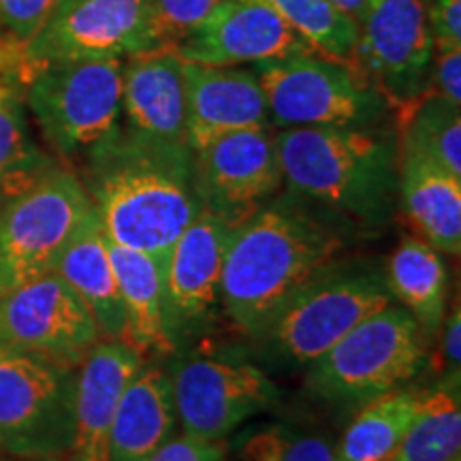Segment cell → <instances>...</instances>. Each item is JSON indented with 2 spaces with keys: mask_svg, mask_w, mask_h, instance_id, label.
I'll use <instances>...</instances> for the list:
<instances>
[{
  "mask_svg": "<svg viewBox=\"0 0 461 461\" xmlns=\"http://www.w3.org/2000/svg\"><path fill=\"white\" fill-rule=\"evenodd\" d=\"M77 176L107 240L146 252L160 267L203 210L190 148L148 141L124 126L92 149Z\"/></svg>",
  "mask_w": 461,
  "mask_h": 461,
  "instance_id": "1",
  "label": "cell"
},
{
  "mask_svg": "<svg viewBox=\"0 0 461 461\" xmlns=\"http://www.w3.org/2000/svg\"><path fill=\"white\" fill-rule=\"evenodd\" d=\"M288 193L346 233L374 235L393 221L400 141L389 124L293 126L276 135Z\"/></svg>",
  "mask_w": 461,
  "mask_h": 461,
  "instance_id": "2",
  "label": "cell"
},
{
  "mask_svg": "<svg viewBox=\"0 0 461 461\" xmlns=\"http://www.w3.org/2000/svg\"><path fill=\"white\" fill-rule=\"evenodd\" d=\"M353 241L336 221L293 193H278L230 235L222 269V312L252 336L299 286Z\"/></svg>",
  "mask_w": 461,
  "mask_h": 461,
  "instance_id": "3",
  "label": "cell"
},
{
  "mask_svg": "<svg viewBox=\"0 0 461 461\" xmlns=\"http://www.w3.org/2000/svg\"><path fill=\"white\" fill-rule=\"evenodd\" d=\"M391 303L383 269L336 258L299 286L250 338L258 359L272 370H308L361 321Z\"/></svg>",
  "mask_w": 461,
  "mask_h": 461,
  "instance_id": "4",
  "label": "cell"
},
{
  "mask_svg": "<svg viewBox=\"0 0 461 461\" xmlns=\"http://www.w3.org/2000/svg\"><path fill=\"white\" fill-rule=\"evenodd\" d=\"M428 363V338L406 310L391 303L321 355L305 370V389L339 411L403 387Z\"/></svg>",
  "mask_w": 461,
  "mask_h": 461,
  "instance_id": "5",
  "label": "cell"
},
{
  "mask_svg": "<svg viewBox=\"0 0 461 461\" xmlns=\"http://www.w3.org/2000/svg\"><path fill=\"white\" fill-rule=\"evenodd\" d=\"M124 60L58 62L28 73L24 103L45 146L62 163H82L122 129Z\"/></svg>",
  "mask_w": 461,
  "mask_h": 461,
  "instance_id": "6",
  "label": "cell"
},
{
  "mask_svg": "<svg viewBox=\"0 0 461 461\" xmlns=\"http://www.w3.org/2000/svg\"><path fill=\"white\" fill-rule=\"evenodd\" d=\"M252 68L267 99L269 122L282 129L378 124L387 118V101L353 62L295 51Z\"/></svg>",
  "mask_w": 461,
  "mask_h": 461,
  "instance_id": "7",
  "label": "cell"
},
{
  "mask_svg": "<svg viewBox=\"0 0 461 461\" xmlns=\"http://www.w3.org/2000/svg\"><path fill=\"white\" fill-rule=\"evenodd\" d=\"M77 367L0 346V453L67 457L73 442Z\"/></svg>",
  "mask_w": 461,
  "mask_h": 461,
  "instance_id": "8",
  "label": "cell"
},
{
  "mask_svg": "<svg viewBox=\"0 0 461 461\" xmlns=\"http://www.w3.org/2000/svg\"><path fill=\"white\" fill-rule=\"evenodd\" d=\"M95 210L88 190L67 163L0 207V295L54 272L68 241Z\"/></svg>",
  "mask_w": 461,
  "mask_h": 461,
  "instance_id": "9",
  "label": "cell"
},
{
  "mask_svg": "<svg viewBox=\"0 0 461 461\" xmlns=\"http://www.w3.org/2000/svg\"><path fill=\"white\" fill-rule=\"evenodd\" d=\"M182 434L222 442L241 423L272 411L280 389L257 363L224 353H177L169 366Z\"/></svg>",
  "mask_w": 461,
  "mask_h": 461,
  "instance_id": "10",
  "label": "cell"
},
{
  "mask_svg": "<svg viewBox=\"0 0 461 461\" xmlns=\"http://www.w3.org/2000/svg\"><path fill=\"white\" fill-rule=\"evenodd\" d=\"M158 48L154 0H62L20 51L26 79L58 62L126 60Z\"/></svg>",
  "mask_w": 461,
  "mask_h": 461,
  "instance_id": "11",
  "label": "cell"
},
{
  "mask_svg": "<svg viewBox=\"0 0 461 461\" xmlns=\"http://www.w3.org/2000/svg\"><path fill=\"white\" fill-rule=\"evenodd\" d=\"M434 39L423 0H367L353 65L389 107L403 109L429 88Z\"/></svg>",
  "mask_w": 461,
  "mask_h": 461,
  "instance_id": "12",
  "label": "cell"
},
{
  "mask_svg": "<svg viewBox=\"0 0 461 461\" xmlns=\"http://www.w3.org/2000/svg\"><path fill=\"white\" fill-rule=\"evenodd\" d=\"M103 336L82 299L56 272L0 295V346L77 367Z\"/></svg>",
  "mask_w": 461,
  "mask_h": 461,
  "instance_id": "13",
  "label": "cell"
},
{
  "mask_svg": "<svg viewBox=\"0 0 461 461\" xmlns=\"http://www.w3.org/2000/svg\"><path fill=\"white\" fill-rule=\"evenodd\" d=\"M201 207L238 229L280 193L282 167L269 126L229 132L193 152Z\"/></svg>",
  "mask_w": 461,
  "mask_h": 461,
  "instance_id": "14",
  "label": "cell"
},
{
  "mask_svg": "<svg viewBox=\"0 0 461 461\" xmlns=\"http://www.w3.org/2000/svg\"><path fill=\"white\" fill-rule=\"evenodd\" d=\"M233 230L222 218L201 210L165 258V322L176 353L203 336L222 308V269Z\"/></svg>",
  "mask_w": 461,
  "mask_h": 461,
  "instance_id": "15",
  "label": "cell"
},
{
  "mask_svg": "<svg viewBox=\"0 0 461 461\" xmlns=\"http://www.w3.org/2000/svg\"><path fill=\"white\" fill-rule=\"evenodd\" d=\"M176 51L182 62L241 67L314 50L267 5L222 0L176 45Z\"/></svg>",
  "mask_w": 461,
  "mask_h": 461,
  "instance_id": "16",
  "label": "cell"
},
{
  "mask_svg": "<svg viewBox=\"0 0 461 461\" xmlns=\"http://www.w3.org/2000/svg\"><path fill=\"white\" fill-rule=\"evenodd\" d=\"M184 118L190 152L229 132L269 126L255 68L184 62Z\"/></svg>",
  "mask_w": 461,
  "mask_h": 461,
  "instance_id": "17",
  "label": "cell"
},
{
  "mask_svg": "<svg viewBox=\"0 0 461 461\" xmlns=\"http://www.w3.org/2000/svg\"><path fill=\"white\" fill-rule=\"evenodd\" d=\"M143 355L124 339L101 338L75 372L73 442L67 461H109V431Z\"/></svg>",
  "mask_w": 461,
  "mask_h": 461,
  "instance_id": "18",
  "label": "cell"
},
{
  "mask_svg": "<svg viewBox=\"0 0 461 461\" xmlns=\"http://www.w3.org/2000/svg\"><path fill=\"white\" fill-rule=\"evenodd\" d=\"M122 126L165 146H188L184 118V62L176 48L131 56L122 67Z\"/></svg>",
  "mask_w": 461,
  "mask_h": 461,
  "instance_id": "19",
  "label": "cell"
},
{
  "mask_svg": "<svg viewBox=\"0 0 461 461\" xmlns=\"http://www.w3.org/2000/svg\"><path fill=\"white\" fill-rule=\"evenodd\" d=\"M397 210L403 212L417 238L442 255L459 257L461 177L406 146H400Z\"/></svg>",
  "mask_w": 461,
  "mask_h": 461,
  "instance_id": "20",
  "label": "cell"
},
{
  "mask_svg": "<svg viewBox=\"0 0 461 461\" xmlns=\"http://www.w3.org/2000/svg\"><path fill=\"white\" fill-rule=\"evenodd\" d=\"M176 423L169 370L160 361H143L115 408L109 461H146L173 436Z\"/></svg>",
  "mask_w": 461,
  "mask_h": 461,
  "instance_id": "21",
  "label": "cell"
},
{
  "mask_svg": "<svg viewBox=\"0 0 461 461\" xmlns=\"http://www.w3.org/2000/svg\"><path fill=\"white\" fill-rule=\"evenodd\" d=\"M54 272L73 288L105 339H124V305L107 250V235L92 210L68 241Z\"/></svg>",
  "mask_w": 461,
  "mask_h": 461,
  "instance_id": "22",
  "label": "cell"
},
{
  "mask_svg": "<svg viewBox=\"0 0 461 461\" xmlns=\"http://www.w3.org/2000/svg\"><path fill=\"white\" fill-rule=\"evenodd\" d=\"M115 278L124 305V342L143 355L165 359L176 355L165 322L163 267L146 252L124 248L107 240Z\"/></svg>",
  "mask_w": 461,
  "mask_h": 461,
  "instance_id": "23",
  "label": "cell"
},
{
  "mask_svg": "<svg viewBox=\"0 0 461 461\" xmlns=\"http://www.w3.org/2000/svg\"><path fill=\"white\" fill-rule=\"evenodd\" d=\"M391 297L412 316L423 336L440 333L448 312V269L442 252L417 235H406L383 269Z\"/></svg>",
  "mask_w": 461,
  "mask_h": 461,
  "instance_id": "24",
  "label": "cell"
},
{
  "mask_svg": "<svg viewBox=\"0 0 461 461\" xmlns=\"http://www.w3.org/2000/svg\"><path fill=\"white\" fill-rule=\"evenodd\" d=\"M58 160L34 140L24 103L20 62L0 71V207L15 199Z\"/></svg>",
  "mask_w": 461,
  "mask_h": 461,
  "instance_id": "25",
  "label": "cell"
},
{
  "mask_svg": "<svg viewBox=\"0 0 461 461\" xmlns=\"http://www.w3.org/2000/svg\"><path fill=\"white\" fill-rule=\"evenodd\" d=\"M423 389L400 387L363 403L338 440V461H391L417 414Z\"/></svg>",
  "mask_w": 461,
  "mask_h": 461,
  "instance_id": "26",
  "label": "cell"
},
{
  "mask_svg": "<svg viewBox=\"0 0 461 461\" xmlns=\"http://www.w3.org/2000/svg\"><path fill=\"white\" fill-rule=\"evenodd\" d=\"M391 461H461L459 387L438 383L420 393L417 414Z\"/></svg>",
  "mask_w": 461,
  "mask_h": 461,
  "instance_id": "27",
  "label": "cell"
},
{
  "mask_svg": "<svg viewBox=\"0 0 461 461\" xmlns=\"http://www.w3.org/2000/svg\"><path fill=\"white\" fill-rule=\"evenodd\" d=\"M400 146L412 148L461 177V113L436 92L428 90L412 105L400 109Z\"/></svg>",
  "mask_w": 461,
  "mask_h": 461,
  "instance_id": "28",
  "label": "cell"
},
{
  "mask_svg": "<svg viewBox=\"0 0 461 461\" xmlns=\"http://www.w3.org/2000/svg\"><path fill=\"white\" fill-rule=\"evenodd\" d=\"M280 15L314 51L353 62L359 24L333 9L327 0H257Z\"/></svg>",
  "mask_w": 461,
  "mask_h": 461,
  "instance_id": "29",
  "label": "cell"
},
{
  "mask_svg": "<svg viewBox=\"0 0 461 461\" xmlns=\"http://www.w3.org/2000/svg\"><path fill=\"white\" fill-rule=\"evenodd\" d=\"M246 461H338V440L327 431L295 423H274L241 445Z\"/></svg>",
  "mask_w": 461,
  "mask_h": 461,
  "instance_id": "30",
  "label": "cell"
},
{
  "mask_svg": "<svg viewBox=\"0 0 461 461\" xmlns=\"http://www.w3.org/2000/svg\"><path fill=\"white\" fill-rule=\"evenodd\" d=\"M222 0H154L158 48H176Z\"/></svg>",
  "mask_w": 461,
  "mask_h": 461,
  "instance_id": "31",
  "label": "cell"
},
{
  "mask_svg": "<svg viewBox=\"0 0 461 461\" xmlns=\"http://www.w3.org/2000/svg\"><path fill=\"white\" fill-rule=\"evenodd\" d=\"M62 0H0V32L17 48L34 39Z\"/></svg>",
  "mask_w": 461,
  "mask_h": 461,
  "instance_id": "32",
  "label": "cell"
},
{
  "mask_svg": "<svg viewBox=\"0 0 461 461\" xmlns=\"http://www.w3.org/2000/svg\"><path fill=\"white\" fill-rule=\"evenodd\" d=\"M434 48H461V0H423Z\"/></svg>",
  "mask_w": 461,
  "mask_h": 461,
  "instance_id": "33",
  "label": "cell"
},
{
  "mask_svg": "<svg viewBox=\"0 0 461 461\" xmlns=\"http://www.w3.org/2000/svg\"><path fill=\"white\" fill-rule=\"evenodd\" d=\"M428 90L461 107V48H434Z\"/></svg>",
  "mask_w": 461,
  "mask_h": 461,
  "instance_id": "34",
  "label": "cell"
},
{
  "mask_svg": "<svg viewBox=\"0 0 461 461\" xmlns=\"http://www.w3.org/2000/svg\"><path fill=\"white\" fill-rule=\"evenodd\" d=\"M222 442H207L193 436H171L157 453L146 461H222Z\"/></svg>",
  "mask_w": 461,
  "mask_h": 461,
  "instance_id": "35",
  "label": "cell"
},
{
  "mask_svg": "<svg viewBox=\"0 0 461 461\" xmlns=\"http://www.w3.org/2000/svg\"><path fill=\"white\" fill-rule=\"evenodd\" d=\"M442 331V361H440V383L455 384L459 387V370H461V314L459 303H455L451 312H447L445 322L440 327Z\"/></svg>",
  "mask_w": 461,
  "mask_h": 461,
  "instance_id": "36",
  "label": "cell"
},
{
  "mask_svg": "<svg viewBox=\"0 0 461 461\" xmlns=\"http://www.w3.org/2000/svg\"><path fill=\"white\" fill-rule=\"evenodd\" d=\"M333 9H338L339 14L350 17V20L359 24L363 11H366L367 0H327Z\"/></svg>",
  "mask_w": 461,
  "mask_h": 461,
  "instance_id": "37",
  "label": "cell"
},
{
  "mask_svg": "<svg viewBox=\"0 0 461 461\" xmlns=\"http://www.w3.org/2000/svg\"><path fill=\"white\" fill-rule=\"evenodd\" d=\"M20 48L14 41H9L3 32H0V71L7 68L15 62H20Z\"/></svg>",
  "mask_w": 461,
  "mask_h": 461,
  "instance_id": "38",
  "label": "cell"
},
{
  "mask_svg": "<svg viewBox=\"0 0 461 461\" xmlns=\"http://www.w3.org/2000/svg\"><path fill=\"white\" fill-rule=\"evenodd\" d=\"M15 461H67V457H50V459H15Z\"/></svg>",
  "mask_w": 461,
  "mask_h": 461,
  "instance_id": "39",
  "label": "cell"
}]
</instances>
